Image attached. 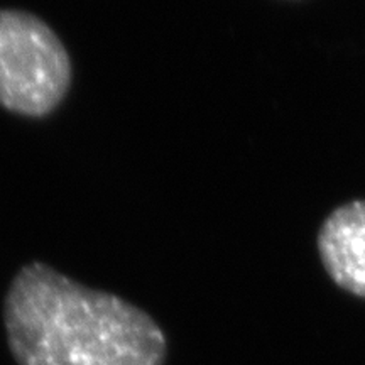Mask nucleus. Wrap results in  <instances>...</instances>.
<instances>
[{"label": "nucleus", "instance_id": "nucleus-1", "mask_svg": "<svg viewBox=\"0 0 365 365\" xmlns=\"http://www.w3.org/2000/svg\"><path fill=\"white\" fill-rule=\"evenodd\" d=\"M4 327L17 365H164L168 355L149 313L39 261L12 279Z\"/></svg>", "mask_w": 365, "mask_h": 365}, {"label": "nucleus", "instance_id": "nucleus-2", "mask_svg": "<svg viewBox=\"0 0 365 365\" xmlns=\"http://www.w3.org/2000/svg\"><path fill=\"white\" fill-rule=\"evenodd\" d=\"M71 58L48 22L21 9H0V107L43 118L71 86Z\"/></svg>", "mask_w": 365, "mask_h": 365}, {"label": "nucleus", "instance_id": "nucleus-3", "mask_svg": "<svg viewBox=\"0 0 365 365\" xmlns=\"http://www.w3.org/2000/svg\"><path fill=\"white\" fill-rule=\"evenodd\" d=\"M318 252L335 284L365 298V200L341 205L327 217Z\"/></svg>", "mask_w": 365, "mask_h": 365}]
</instances>
